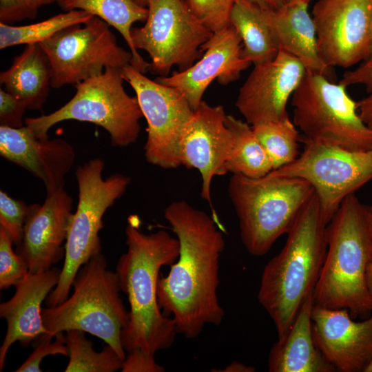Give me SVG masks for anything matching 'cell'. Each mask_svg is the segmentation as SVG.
Wrapping results in <instances>:
<instances>
[{
    "label": "cell",
    "instance_id": "obj_1",
    "mask_svg": "<svg viewBox=\"0 0 372 372\" xmlns=\"http://www.w3.org/2000/svg\"><path fill=\"white\" fill-rule=\"evenodd\" d=\"M164 216L179 242V255L157 283L158 304L172 314L177 332L197 338L207 324L219 326L225 311L219 303V260L225 249L216 220L185 200L170 203Z\"/></svg>",
    "mask_w": 372,
    "mask_h": 372
},
{
    "label": "cell",
    "instance_id": "obj_2",
    "mask_svg": "<svg viewBox=\"0 0 372 372\" xmlns=\"http://www.w3.org/2000/svg\"><path fill=\"white\" fill-rule=\"evenodd\" d=\"M138 225L137 219L129 218L127 251L120 256L115 271L130 307L121 342L127 353L141 349L155 355L169 348L178 333L172 318L161 311L157 283L161 268L176 261L179 242L165 230L144 234Z\"/></svg>",
    "mask_w": 372,
    "mask_h": 372
},
{
    "label": "cell",
    "instance_id": "obj_3",
    "mask_svg": "<svg viewBox=\"0 0 372 372\" xmlns=\"http://www.w3.org/2000/svg\"><path fill=\"white\" fill-rule=\"evenodd\" d=\"M326 226L314 193L287 232L282 249L263 269L257 298L272 319L278 338L313 293L327 250Z\"/></svg>",
    "mask_w": 372,
    "mask_h": 372
},
{
    "label": "cell",
    "instance_id": "obj_4",
    "mask_svg": "<svg viewBox=\"0 0 372 372\" xmlns=\"http://www.w3.org/2000/svg\"><path fill=\"white\" fill-rule=\"evenodd\" d=\"M327 250L313 293L315 305L347 309L352 318L372 313L366 271L372 262V210L347 196L326 226Z\"/></svg>",
    "mask_w": 372,
    "mask_h": 372
},
{
    "label": "cell",
    "instance_id": "obj_5",
    "mask_svg": "<svg viewBox=\"0 0 372 372\" xmlns=\"http://www.w3.org/2000/svg\"><path fill=\"white\" fill-rule=\"evenodd\" d=\"M72 287V293L62 303L42 308L46 334L39 343L52 340L59 332L80 330L99 338L125 360L121 333L129 311L120 295L117 273L107 269L102 252L79 269Z\"/></svg>",
    "mask_w": 372,
    "mask_h": 372
},
{
    "label": "cell",
    "instance_id": "obj_6",
    "mask_svg": "<svg viewBox=\"0 0 372 372\" xmlns=\"http://www.w3.org/2000/svg\"><path fill=\"white\" fill-rule=\"evenodd\" d=\"M314 193L306 180L276 175L272 171L260 178L233 174L228 194L248 253L265 255L280 236L287 234Z\"/></svg>",
    "mask_w": 372,
    "mask_h": 372
},
{
    "label": "cell",
    "instance_id": "obj_7",
    "mask_svg": "<svg viewBox=\"0 0 372 372\" xmlns=\"http://www.w3.org/2000/svg\"><path fill=\"white\" fill-rule=\"evenodd\" d=\"M122 69L109 67L100 75L74 86L76 93L63 106L46 115L25 119L37 138H49V130L58 123L75 120L94 123L107 131L113 146L125 147L137 141L143 114L136 97L123 87Z\"/></svg>",
    "mask_w": 372,
    "mask_h": 372
},
{
    "label": "cell",
    "instance_id": "obj_8",
    "mask_svg": "<svg viewBox=\"0 0 372 372\" xmlns=\"http://www.w3.org/2000/svg\"><path fill=\"white\" fill-rule=\"evenodd\" d=\"M105 163L96 158L78 166L75 176L79 197L65 242L64 263L59 280L45 300L48 307L62 303L68 296L79 269L102 251L99 231L105 211L125 192L131 182L120 173L103 178Z\"/></svg>",
    "mask_w": 372,
    "mask_h": 372
},
{
    "label": "cell",
    "instance_id": "obj_9",
    "mask_svg": "<svg viewBox=\"0 0 372 372\" xmlns=\"http://www.w3.org/2000/svg\"><path fill=\"white\" fill-rule=\"evenodd\" d=\"M293 122L308 140L351 151L372 149V130L361 119L347 87L307 72L291 96Z\"/></svg>",
    "mask_w": 372,
    "mask_h": 372
},
{
    "label": "cell",
    "instance_id": "obj_10",
    "mask_svg": "<svg viewBox=\"0 0 372 372\" xmlns=\"http://www.w3.org/2000/svg\"><path fill=\"white\" fill-rule=\"evenodd\" d=\"M82 25L65 28L39 43L51 63L53 88L74 85L109 67L131 64V52L118 45L107 23L94 16Z\"/></svg>",
    "mask_w": 372,
    "mask_h": 372
},
{
    "label": "cell",
    "instance_id": "obj_11",
    "mask_svg": "<svg viewBox=\"0 0 372 372\" xmlns=\"http://www.w3.org/2000/svg\"><path fill=\"white\" fill-rule=\"evenodd\" d=\"M148 15L141 28H132L135 48L146 51L151 59L149 71L168 76L174 65L187 70L200 59L202 46L213 32L200 23L182 0H151Z\"/></svg>",
    "mask_w": 372,
    "mask_h": 372
},
{
    "label": "cell",
    "instance_id": "obj_12",
    "mask_svg": "<svg viewBox=\"0 0 372 372\" xmlns=\"http://www.w3.org/2000/svg\"><path fill=\"white\" fill-rule=\"evenodd\" d=\"M300 141L304 143L303 152L293 162L272 172L308 181L327 225L347 196L372 180V149L357 152L313 141Z\"/></svg>",
    "mask_w": 372,
    "mask_h": 372
},
{
    "label": "cell",
    "instance_id": "obj_13",
    "mask_svg": "<svg viewBox=\"0 0 372 372\" xmlns=\"http://www.w3.org/2000/svg\"><path fill=\"white\" fill-rule=\"evenodd\" d=\"M122 75L134 90L147 123L146 161L166 169L179 167L180 138L194 112L189 102L177 89L151 80L130 64Z\"/></svg>",
    "mask_w": 372,
    "mask_h": 372
},
{
    "label": "cell",
    "instance_id": "obj_14",
    "mask_svg": "<svg viewBox=\"0 0 372 372\" xmlns=\"http://www.w3.org/2000/svg\"><path fill=\"white\" fill-rule=\"evenodd\" d=\"M311 17L327 66L349 68L371 55L372 0H318Z\"/></svg>",
    "mask_w": 372,
    "mask_h": 372
},
{
    "label": "cell",
    "instance_id": "obj_15",
    "mask_svg": "<svg viewBox=\"0 0 372 372\" xmlns=\"http://www.w3.org/2000/svg\"><path fill=\"white\" fill-rule=\"evenodd\" d=\"M306 72L298 59L279 50L273 59L254 65L239 90L237 109L251 126L289 117L287 103Z\"/></svg>",
    "mask_w": 372,
    "mask_h": 372
},
{
    "label": "cell",
    "instance_id": "obj_16",
    "mask_svg": "<svg viewBox=\"0 0 372 372\" xmlns=\"http://www.w3.org/2000/svg\"><path fill=\"white\" fill-rule=\"evenodd\" d=\"M226 118L222 105L212 106L202 101L194 110L180 141L181 165L199 171L201 198L211 205L212 180L216 176L227 174L226 162L233 145Z\"/></svg>",
    "mask_w": 372,
    "mask_h": 372
},
{
    "label": "cell",
    "instance_id": "obj_17",
    "mask_svg": "<svg viewBox=\"0 0 372 372\" xmlns=\"http://www.w3.org/2000/svg\"><path fill=\"white\" fill-rule=\"evenodd\" d=\"M202 51L199 60L187 70L156 79L180 91L193 110L200 105L206 89L214 79L226 85L237 81L251 64L242 56L241 38L231 25L213 33L202 46Z\"/></svg>",
    "mask_w": 372,
    "mask_h": 372
},
{
    "label": "cell",
    "instance_id": "obj_18",
    "mask_svg": "<svg viewBox=\"0 0 372 372\" xmlns=\"http://www.w3.org/2000/svg\"><path fill=\"white\" fill-rule=\"evenodd\" d=\"M314 343L325 359L340 372H364L372 359V313L356 322L347 309L313 305Z\"/></svg>",
    "mask_w": 372,
    "mask_h": 372
},
{
    "label": "cell",
    "instance_id": "obj_19",
    "mask_svg": "<svg viewBox=\"0 0 372 372\" xmlns=\"http://www.w3.org/2000/svg\"><path fill=\"white\" fill-rule=\"evenodd\" d=\"M72 203L63 187L46 194L41 205L34 204L15 251L25 261L30 272L47 271L65 256L74 214Z\"/></svg>",
    "mask_w": 372,
    "mask_h": 372
},
{
    "label": "cell",
    "instance_id": "obj_20",
    "mask_svg": "<svg viewBox=\"0 0 372 372\" xmlns=\"http://www.w3.org/2000/svg\"><path fill=\"white\" fill-rule=\"evenodd\" d=\"M0 155L40 179L46 194L64 187L65 176L75 161L74 149L67 141L37 138L25 125L0 126Z\"/></svg>",
    "mask_w": 372,
    "mask_h": 372
},
{
    "label": "cell",
    "instance_id": "obj_21",
    "mask_svg": "<svg viewBox=\"0 0 372 372\" xmlns=\"http://www.w3.org/2000/svg\"><path fill=\"white\" fill-rule=\"evenodd\" d=\"M60 269L52 267L41 272L28 273L14 287L13 296L0 304V317L7 323L6 333L0 347V371L4 369L8 351L16 342L27 347L38 344L45 335L41 304L59 280Z\"/></svg>",
    "mask_w": 372,
    "mask_h": 372
},
{
    "label": "cell",
    "instance_id": "obj_22",
    "mask_svg": "<svg viewBox=\"0 0 372 372\" xmlns=\"http://www.w3.org/2000/svg\"><path fill=\"white\" fill-rule=\"evenodd\" d=\"M308 0H289L277 9L262 7L264 16L275 34L279 50L298 59L307 72L325 76L332 81L331 67L320 57L316 31L308 12Z\"/></svg>",
    "mask_w": 372,
    "mask_h": 372
},
{
    "label": "cell",
    "instance_id": "obj_23",
    "mask_svg": "<svg viewBox=\"0 0 372 372\" xmlns=\"http://www.w3.org/2000/svg\"><path fill=\"white\" fill-rule=\"evenodd\" d=\"M313 294L304 301L292 324L272 346L270 372H334L335 369L316 347L312 331Z\"/></svg>",
    "mask_w": 372,
    "mask_h": 372
},
{
    "label": "cell",
    "instance_id": "obj_24",
    "mask_svg": "<svg viewBox=\"0 0 372 372\" xmlns=\"http://www.w3.org/2000/svg\"><path fill=\"white\" fill-rule=\"evenodd\" d=\"M52 66L39 43L26 45L1 72L4 90L20 100L28 110H42L51 87Z\"/></svg>",
    "mask_w": 372,
    "mask_h": 372
},
{
    "label": "cell",
    "instance_id": "obj_25",
    "mask_svg": "<svg viewBox=\"0 0 372 372\" xmlns=\"http://www.w3.org/2000/svg\"><path fill=\"white\" fill-rule=\"evenodd\" d=\"M242 43V56L254 65L273 59L279 52L273 29L262 7L251 0H236L230 17Z\"/></svg>",
    "mask_w": 372,
    "mask_h": 372
},
{
    "label": "cell",
    "instance_id": "obj_26",
    "mask_svg": "<svg viewBox=\"0 0 372 372\" xmlns=\"http://www.w3.org/2000/svg\"><path fill=\"white\" fill-rule=\"evenodd\" d=\"M57 3L65 12L84 10L114 27L121 33L132 54L130 65L143 74L149 70V63L138 52L131 37L132 24L147 20V8L138 5L133 0H59Z\"/></svg>",
    "mask_w": 372,
    "mask_h": 372
},
{
    "label": "cell",
    "instance_id": "obj_27",
    "mask_svg": "<svg viewBox=\"0 0 372 372\" xmlns=\"http://www.w3.org/2000/svg\"><path fill=\"white\" fill-rule=\"evenodd\" d=\"M226 125L233 136V145L226 162L227 173L260 178L273 170L272 163L251 125L232 115H227Z\"/></svg>",
    "mask_w": 372,
    "mask_h": 372
},
{
    "label": "cell",
    "instance_id": "obj_28",
    "mask_svg": "<svg viewBox=\"0 0 372 372\" xmlns=\"http://www.w3.org/2000/svg\"><path fill=\"white\" fill-rule=\"evenodd\" d=\"M93 17L86 11L74 10L29 25L13 26L0 22V49L39 43L60 30L76 24H83Z\"/></svg>",
    "mask_w": 372,
    "mask_h": 372
},
{
    "label": "cell",
    "instance_id": "obj_29",
    "mask_svg": "<svg viewBox=\"0 0 372 372\" xmlns=\"http://www.w3.org/2000/svg\"><path fill=\"white\" fill-rule=\"evenodd\" d=\"M69 362L65 372H115L121 370L124 360L109 344L98 352L92 342L80 330L65 332Z\"/></svg>",
    "mask_w": 372,
    "mask_h": 372
},
{
    "label": "cell",
    "instance_id": "obj_30",
    "mask_svg": "<svg viewBox=\"0 0 372 372\" xmlns=\"http://www.w3.org/2000/svg\"><path fill=\"white\" fill-rule=\"evenodd\" d=\"M251 127L268 155L273 170L289 164L298 156L300 135L289 117Z\"/></svg>",
    "mask_w": 372,
    "mask_h": 372
},
{
    "label": "cell",
    "instance_id": "obj_31",
    "mask_svg": "<svg viewBox=\"0 0 372 372\" xmlns=\"http://www.w3.org/2000/svg\"><path fill=\"white\" fill-rule=\"evenodd\" d=\"M188 11L213 33L230 25L236 0H182Z\"/></svg>",
    "mask_w": 372,
    "mask_h": 372
},
{
    "label": "cell",
    "instance_id": "obj_32",
    "mask_svg": "<svg viewBox=\"0 0 372 372\" xmlns=\"http://www.w3.org/2000/svg\"><path fill=\"white\" fill-rule=\"evenodd\" d=\"M34 205H28L0 191V227L6 230L16 247L22 240L24 227Z\"/></svg>",
    "mask_w": 372,
    "mask_h": 372
},
{
    "label": "cell",
    "instance_id": "obj_33",
    "mask_svg": "<svg viewBox=\"0 0 372 372\" xmlns=\"http://www.w3.org/2000/svg\"><path fill=\"white\" fill-rule=\"evenodd\" d=\"M13 242L0 227V289L15 286L29 272L25 261L12 249Z\"/></svg>",
    "mask_w": 372,
    "mask_h": 372
},
{
    "label": "cell",
    "instance_id": "obj_34",
    "mask_svg": "<svg viewBox=\"0 0 372 372\" xmlns=\"http://www.w3.org/2000/svg\"><path fill=\"white\" fill-rule=\"evenodd\" d=\"M55 340L43 341L37 344V348L26 360L16 369L15 372H41L40 364L48 355H61L68 356V349L65 343L63 332L55 335Z\"/></svg>",
    "mask_w": 372,
    "mask_h": 372
},
{
    "label": "cell",
    "instance_id": "obj_35",
    "mask_svg": "<svg viewBox=\"0 0 372 372\" xmlns=\"http://www.w3.org/2000/svg\"><path fill=\"white\" fill-rule=\"evenodd\" d=\"M25 105L6 90L0 89V126L12 128L23 127Z\"/></svg>",
    "mask_w": 372,
    "mask_h": 372
},
{
    "label": "cell",
    "instance_id": "obj_36",
    "mask_svg": "<svg viewBox=\"0 0 372 372\" xmlns=\"http://www.w3.org/2000/svg\"><path fill=\"white\" fill-rule=\"evenodd\" d=\"M39 8L34 0H0V21L11 24L34 19Z\"/></svg>",
    "mask_w": 372,
    "mask_h": 372
},
{
    "label": "cell",
    "instance_id": "obj_37",
    "mask_svg": "<svg viewBox=\"0 0 372 372\" xmlns=\"http://www.w3.org/2000/svg\"><path fill=\"white\" fill-rule=\"evenodd\" d=\"M122 372H163L165 368L158 364L154 359V355L147 353L141 349H136L127 353Z\"/></svg>",
    "mask_w": 372,
    "mask_h": 372
},
{
    "label": "cell",
    "instance_id": "obj_38",
    "mask_svg": "<svg viewBox=\"0 0 372 372\" xmlns=\"http://www.w3.org/2000/svg\"><path fill=\"white\" fill-rule=\"evenodd\" d=\"M339 83L347 87L363 85L368 92H372V54L355 69L348 70L343 74Z\"/></svg>",
    "mask_w": 372,
    "mask_h": 372
},
{
    "label": "cell",
    "instance_id": "obj_39",
    "mask_svg": "<svg viewBox=\"0 0 372 372\" xmlns=\"http://www.w3.org/2000/svg\"><path fill=\"white\" fill-rule=\"evenodd\" d=\"M356 103L361 119L368 127L372 130V92Z\"/></svg>",
    "mask_w": 372,
    "mask_h": 372
},
{
    "label": "cell",
    "instance_id": "obj_40",
    "mask_svg": "<svg viewBox=\"0 0 372 372\" xmlns=\"http://www.w3.org/2000/svg\"><path fill=\"white\" fill-rule=\"evenodd\" d=\"M256 369L253 366L245 364L242 362L235 361L227 365L223 370L217 371L223 372H254Z\"/></svg>",
    "mask_w": 372,
    "mask_h": 372
},
{
    "label": "cell",
    "instance_id": "obj_41",
    "mask_svg": "<svg viewBox=\"0 0 372 372\" xmlns=\"http://www.w3.org/2000/svg\"><path fill=\"white\" fill-rule=\"evenodd\" d=\"M260 6L270 9H277L282 6L287 0H251Z\"/></svg>",
    "mask_w": 372,
    "mask_h": 372
},
{
    "label": "cell",
    "instance_id": "obj_42",
    "mask_svg": "<svg viewBox=\"0 0 372 372\" xmlns=\"http://www.w3.org/2000/svg\"><path fill=\"white\" fill-rule=\"evenodd\" d=\"M372 210V206H371ZM366 282L369 292L372 296V262L369 264L366 271Z\"/></svg>",
    "mask_w": 372,
    "mask_h": 372
},
{
    "label": "cell",
    "instance_id": "obj_43",
    "mask_svg": "<svg viewBox=\"0 0 372 372\" xmlns=\"http://www.w3.org/2000/svg\"><path fill=\"white\" fill-rule=\"evenodd\" d=\"M59 0H34L37 6L40 8L43 5L50 4L54 2H57Z\"/></svg>",
    "mask_w": 372,
    "mask_h": 372
},
{
    "label": "cell",
    "instance_id": "obj_44",
    "mask_svg": "<svg viewBox=\"0 0 372 372\" xmlns=\"http://www.w3.org/2000/svg\"><path fill=\"white\" fill-rule=\"evenodd\" d=\"M138 5L147 8L149 3L151 0H133Z\"/></svg>",
    "mask_w": 372,
    "mask_h": 372
},
{
    "label": "cell",
    "instance_id": "obj_45",
    "mask_svg": "<svg viewBox=\"0 0 372 372\" xmlns=\"http://www.w3.org/2000/svg\"><path fill=\"white\" fill-rule=\"evenodd\" d=\"M364 372H372V359L366 369L364 370Z\"/></svg>",
    "mask_w": 372,
    "mask_h": 372
},
{
    "label": "cell",
    "instance_id": "obj_46",
    "mask_svg": "<svg viewBox=\"0 0 372 372\" xmlns=\"http://www.w3.org/2000/svg\"><path fill=\"white\" fill-rule=\"evenodd\" d=\"M309 1H311V0H308Z\"/></svg>",
    "mask_w": 372,
    "mask_h": 372
},
{
    "label": "cell",
    "instance_id": "obj_47",
    "mask_svg": "<svg viewBox=\"0 0 372 372\" xmlns=\"http://www.w3.org/2000/svg\"><path fill=\"white\" fill-rule=\"evenodd\" d=\"M287 1H289V0H287Z\"/></svg>",
    "mask_w": 372,
    "mask_h": 372
},
{
    "label": "cell",
    "instance_id": "obj_48",
    "mask_svg": "<svg viewBox=\"0 0 372 372\" xmlns=\"http://www.w3.org/2000/svg\"></svg>",
    "mask_w": 372,
    "mask_h": 372
}]
</instances>
